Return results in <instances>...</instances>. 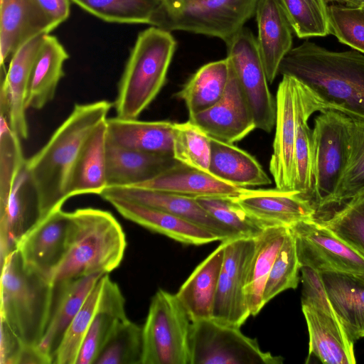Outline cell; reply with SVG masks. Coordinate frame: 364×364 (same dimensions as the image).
Masks as SVG:
<instances>
[{
    "instance_id": "cell-1",
    "label": "cell",
    "mask_w": 364,
    "mask_h": 364,
    "mask_svg": "<svg viewBox=\"0 0 364 364\" xmlns=\"http://www.w3.org/2000/svg\"><path fill=\"white\" fill-rule=\"evenodd\" d=\"M112 105L107 100L75 104L47 143L26 160L24 167L36 195L42 219L62 208L68 199L70 175L82 146L93 129L107 119Z\"/></svg>"
},
{
    "instance_id": "cell-2",
    "label": "cell",
    "mask_w": 364,
    "mask_h": 364,
    "mask_svg": "<svg viewBox=\"0 0 364 364\" xmlns=\"http://www.w3.org/2000/svg\"><path fill=\"white\" fill-rule=\"evenodd\" d=\"M279 74L303 82L327 109L364 120V55L357 50L332 51L305 41L282 60Z\"/></svg>"
},
{
    "instance_id": "cell-3",
    "label": "cell",
    "mask_w": 364,
    "mask_h": 364,
    "mask_svg": "<svg viewBox=\"0 0 364 364\" xmlns=\"http://www.w3.org/2000/svg\"><path fill=\"white\" fill-rule=\"evenodd\" d=\"M126 247L123 229L111 213L93 208L70 212L66 252L51 282L55 286L80 277L108 274L120 264Z\"/></svg>"
},
{
    "instance_id": "cell-4",
    "label": "cell",
    "mask_w": 364,
    "mask_h": 364,
    "mask_svg": "<svg viewBox=\"0 0 364 364\" xmlns=\"http://www.w3.org/2000/svg\"><path fill=\"white\" fill-rule=\"evenodd\" d=\"M1 269L0 321L26 345L38 346L50 319L55 286L26 268L16 249Z\"/></svg>"
},
{
    "instance_id": "cell-5",
    "label": "cell",
    "mask_w": 364,
    "mask_h": 364,
    "mask_svg": "<svg viewBox=\"0 0 364 364\" xmlns=\"http://www.w3.org/2000/svg\"><path fill=\"white\" fill-rule=\"evenodd\" d=\"M176 42L156 26L141 31L130 50L114 103L117 117L138 119L165 84Z\"/></svg>"
},
{
    "instance_id": "cell-6",
    "label": "cell",
    "mask_w": 364,
    "mask_h": 364,
    "mask_svg": "<svg viewBox=\"0 0 364 364\" xmlns=\"http://www.w3.org/2000/svg\"><path fill=\"white\" fill-rule=\"evenodd\" d=\"M259 0H166L153 26L216 37L227 43L255 14Z\"/></svg>"
},
{
    "instance_id": "cell-7",
    "label": "cell",
    "mask_w": 364,
    "mask_h": 364,
    "mask_svg": "<svg viewBox=\"0 0 364 364\" xmlns=\"http://www.w3.org/2000/svg\"><path fill=\"white\" fill-rule=\"evenodd\" d=\"M191 326L176 294L159 289L142 327L141 364H191Z\"/></svg>"
},
{
    "instance_id": "cell-8",
    "label": "cell",
    "mask_w": 364,
    "mask_h": 364,
    "mask_svg": "<svg viewBox=\"0 0 364 364\" xmlns=\"http://www.w3.org/2000/svg\"><path fill=\"white\" fill-rule=\"evenodd\" d=\"M351 118L326 109L314 119V186L312 203L317 210L331 206L345 170L350 150Z\"/></svg>"
},
{
    "instance_id": "cell-9",
    "label": "cell",
    "mask_w": 364,
    "mask_h": 364,
    "mask_svg": "<svg viewBox=\"0 0 364 364\" xmlns=\"http://www.w3.org/2000/svg\"><path fill=\"white\" fill-rule=\"evenodd\" d=\"M191 364H280L284 358L264 352L239 327L213 318L191 322Z\"/></svg>"
},
{
    "instance_id": "cell-10",
    "label": "cell",
    "mask_w": 364,
    "mask_h": 364,
    "mask_svg": "<svg viewBox=\"0 0 364 364\" xmlns=\"http://www.w3.org/2000/svg\"><path fill=\"white\" fill-rule=\"evenodd\" d=\"M228 55L253 115L256 128L270 132L276 122V100L268 86L257 40L243 27L227 43Z\"/></svg>"
},
{
    "instance_id": "cell-11",
    "label": "cell",
    "mask_w": 364,
    "mask_h": 364,
    "mask_svg": "<svg viewBox=\"0 0 364 364\" xmlns=\"http://www.w3.org/2000/svg\"><path fill=\"white\" fill-rule=\"evenodd\" d=\"M311 90L293 76L284 75L276 95L275 135L269 171L276 188L294 191V149L299 118Z\"/></svg>"
},
{
    "instance_id": "cell-12",
    "label": "cell",
    "mask_w": 364,
    "mask_h": 364,
    "mask_svg": "<svg viewBox=\"0 0 364 364\" xmlns=\"http://www.w3.org/2000/svg\"><path fill=\"white\" fill-rule=\"evenodd\" d=\"M300 267L364 274V254L315 219L292 225Z\"/></svg>"
},
{
    "instance_id": "cell-13",
    "label": "cell",
    "mask_w": 364,
    "mask_h": 364,
    "mask_svg": "<svg viewBox=\"0 0 364 364\" xmlns=\"http://www.w3.org/2000/svg\"><path fill=\"white\" fill-rule=\"evenodd\" d=\"M224 257L215 296L213 319L240 328L251 315L245 294L255 238L237 237L223 241Z\"/></svg>"
},
{
    "instance_id": "cell-14",
    "label": "cell",
    "mask_w": 364,
    "mask_h": 364,
    "mask_svg": "<svg viewBox=\"0 0 364 364\" xmlns=\"http://www.w3.org/2000/svg\"><path fill=\"white\" fill-rule=\"evenodd\" d=\"M70 224V212L59 208L24 234L16 250L25 267L51 281L66 252Z\"/></svg>"
},
{
    "instance_id": "cell-15",
    "label": "cell",
    "mask_w": 364,
    "mask_h": 364,
    "mask_svg": "<svg viewBox=\"0 0 364 364\" xmlns=\"http://www.w3.org/2000/svg\"><path fill=\"white\" fill-rule=\"evenodd\" d=\"M188 120L210 138L229 144L242 140L256 129L251 109L230 63L228 83L221 99L211 107L189 116Z\"/></svg>"
},
{
    "instance_id": "cell-16",
    "label": "cell",
    "mask_w": 364,
    "mask_h": 364,
    "mask_svg": "<svg viewBox=\"0 0 364 364\" xmlns=\"http://www.w3.org/2000/svg\"><path fill=\"white\" fill-rule=\"evenodd\" d=\"M99 196L103 199L126 198L168 212L207 230L221 242L240 237L213 218L195 198L132 186L106 187Z\"/></svg>"
},
{
    "instance_id": "cell-17",
    "label": "cell",
    "mask_w": 364,
    "mask_h": 364,
    "mask_svg": "<svg viewBox=\"0 0 364 364\" xmlns=\"http://www.w3.org/2000/svg\"><path fill=\"white\" fill-rule=\"evenodd\" d=\"M309 336V355L323 363L354 364V342L348 336L333 307L301 304Z\"/></svg>"
},
{
    "instance_id": "cell-18",
    "label": "cell",
    "mask_w": 364,
    "mask_h": 364,
    "mask_svg": "<svg viewBox=\"0 0 364 364\" xmlns=\"http://www.w3.org/2000/svg\"><path fill=\"white\" fill-rule=\"evenodd\" d=\"M235 200L250 215L269 226L289 228L316 218L312 203L296 191L246 188Z\"/></svg>"
},
{
    "instance_id": "cell-19",
    "label": "cell",
    "mask_w": 364,
    "mask_h": 364,
    "mask_svg": "<svg viewBox=\"0 0 364 364\" xmlns=\"http://www.w3.org/2000/svg\"><path fill=\"white\" fill-rule=\"evenodd\" d=\"M45 34L38 35L21 45L11 55L7 71L1 70L0 102L9 105V125L23 139L28 137L24 105L26 90Z\"/></svg>"
},
{
    "instance_id": "cell-20",
    "label": "cell",
    "mask_w": 364,
    "mask_h": 364,
    "mask_svg": "<svg viewBox=\"0 0 364 364\" xmlns=\"http://www.w3.org/2000/svg\"><path fill=\"white\" fill-rule=\"evenodd\" d=\"M53 30L38 0H1V69H5V62L24 43Z\"/></svg>"
},
{
    "instance_id": "cell-21",
    "label": "cell",
    "mask_w": 364,
    "mask_h": 364,
    "mask_svg": "<svg viewBox=\"0 0 364 364\" xmlns=\"http://www.w3.org/2000/svg\"><path fill=\"white\" fill-rule=\"evenodd\" d=\"M104 200L124 218L176 241L201 245L219 240L207 230L168 212L119 197Z\"/></svg>"
},
{
    "instance_id": "cell-22",
    "label": "cell",
    "mask_w": 364,
    "mask_h": 364,
    "mask_svg": "<svg viewBox=\"0 0 364 364\" xmlns=\"http://www.w3.org/2000/svg\"><path fill=\"white\" fill-rule=\"evenodd\" d=\"M42 219L25 167L18 175L6 205L0 209V263L16 249L20 238Z\"/></svg>"
},
{
    "instance_id": "cell-23",
    "label": "cell",
    "mask_w": 364,
    "mask_h": 364,
    "mask_svg": "<svg viewBox=\"0 0 364 364\" xmlns=\"http://www.w3.org/2000/svg\"><path fill=\"white\" fill-rule=\"evenodd\" d=\"M257 44L267 77L272 83L292 48V28L278 0H259L255 11Z\"/></svg>"
},
{
    "instance_id": "cell-24",
    "label": "cell",
    "mask_w": 364,
    "mask_h": 364,
    "mask_svg": "<svg viewBox=\"0 0 364 364\" xmlns=\"http://www.w3.org/2000/svg\"><path fill=\"white\" fill-rule=\"evenodd\" d=\"M328 299L353 342L364 338V274L319 272Z\"/></svg>"
},
{
    "instance_id": "cell-25",
    "label": "cell",
    "mask_w": 364,
    "mask_h": 364,
    "mask_svg": "<svg viewBox=\"0 0 364 364\" xmlns=\"http://www.w3.org/2000/svg\"><path fill=\"white\" fill-rule=\"evenodd\" d=\"M132 186L191 198L237 197L246 189L235 186L220 180L210 173L180 162H177L156 177Z\"/></svg>"
},
{
    "instance_id": "cell-26",
    "label": "cell",
    "mask_w": 364,
    "mask_h": 364,
    "mask_svg": "<svg viewBox=\"0 0 364 364\" xmlns=\"http://www.w3.org/2000/svg\"><path fill=\"white\" fill-rule=\"evenodd\" d=\"M107 141L139 151L173 156V122L107 119Z\"/></svg>"
},
{
    "instance_id": "cell-27",
    "label": "cell",
    "mask_w": 364,
    "mask_h": 364,
    "mask_svg": "<svg viewBox=\"0 0 364 364\" xmlns=\"http://www.w3.org/2000/svg\"><path fill=\"white\" fill-rule=\"evenodd\" d=\"M224 250L225 244L221 242L195 268L176 294L191 322L213 318Z\"/></svg>"
},
{
    "instance_id": "cell-28",
    "label": "cell",
    "mask_w": 364,
    "mask_h": 364,
    "mask_svg": "<svg viewBox=\"0 0 364 364\" xmlns=\"http://www.w3.org/2000/svg\"><path fill=\"white\" fill-rule=\"evenodd\" d=\"M126 318L123 294L117 283L105 274L96 311L75 364H94L117 324Z\"/></svg>"
},
{
    "instance_id": "cell-29",
    "label": "cell",
    "mask_w": 364,
    "mask_h": 364,
    "mask_svg": "<svg viewBox=\"0 0 364 364\" xmlns=\"http://www.w3.org/2000/svg\"><path fill=\"white\" fill-rule=\"evenodd\" d=\"M107 119L89 134L77 155L70 178L68 198L98 194L107 183Z\"/></svg>"
},
{
    "instance_id": "cell-30",
    "label": "cell",
    "mask_w": 364,
    "mask_h": 364,
    "mask_svg": "<svg viewBox=\"0 0 364 364\" xmlns=\"http://www.w3.org/2000/svg\"><path fill=\"white\" fill-rule=\"evenodd\" d=\"M178 161L172 156L122 148L107 143V187L134 186L147 181Z\"/></svg>"
},
{
    "instance_id": "cell-31",
    "label": "cell",
    "mask_w": 364,
    "mask_h": 364,
    "mask_svg": "<svg viewBox=\"0 0 364 364\" xmlns=\"http://www.w3.org/2000/svg\"><path fill=\"white\" fill-rule=\"evenodd\" d=\"M68 58L69 54L59 40L46 33L28 82L26 109H41L53 100L58 83L65 75L63 65Z\"/></svg>"
},
{
    "instance_id": "cell-32",
    "label": "cell",
    "mask_w": 364,
    "mask_h": 364,
    "mask_svg": "<svg viewBox=\"0 0 364 364\" xmlns=\"http://www.w3.org/2000/svg\"><path fill=\"white\" fill-rule=\"evenodd\" d=\"M105 274H95L61 282L56 301H54L50 319L38 344L47 355L53 357L70 322L81 309L92 289Z\"/></svg>"
},
{
    "instance_id": "cell-33",
    "label": "cell",
    "mask_w": 364,
    "mask_h": 364,
    "mask_svg": "<svg viewBox=\"0 0 364 364\" xmlns=\"http://www.w3.org/2000/svg\"><path fill=\"white\" fill-rule=\"evenodd\" d=\"M210 139V174L223 181L243 188L272 183L262 166L249 153L232 144Z\"/></svg>"
},
{
    "instance_id": "cell-34",
    "label": "cell",
    "mask_w": 364,
    "mask_h": 364,
    "mask_svg": "<svg viewBox=\"0 0 364 364\" xmlns=\"http://www.w3.org/2000/svg\"><path fill=\"white\" fill-rule=\"evenodd\" d=\"M288 231L289 227L269 226L255 238V250L245 285L247 301L252 316L264 306L263 293L266 282Z\"/></svg>"
},
{
    "instance_id": "cell-35",
    "label": "cell",
    "mask_w": 364,
    "mask_h": 364,
    "mask_svg": "<svg viewBox=\"0 0 364 364\" xmlns=\"http://www.w3.org/2000/svg\"><path fill=\"white\" fill-rule=\"evenodd\" d=\"M229 75L230 63L227 57L203 65L193 74L177 94L184 101L189 116L211 107L221 99Z\"/></svg>"
},
{
    "instance_id": "cell-36",
    "label": "cell",
    "mask_w": 364,
    "mask_h": 364,
    "mask_svg": "<svg viewBox=\"0 0 364 364\" xmlns=\"http://www.w3.org/2000/svg\"><path fill=\"white\" fill-rule=\"evenodd\" d=\"M326 109L325 104L311 90L301 111L297 126L294 149V191L298 192L311 202L314 186V149L313 130L308 122L314 112Z\"/></svg>"
},
{
    "instance_id": "cell-37",
    "label": "cell",
    "mask_w": 364,
    "mask_h": 364,
    "mask_svg": "<svg viewBox=\"0 0 364 364\" xmlns=\"http://www.w3.org/2000/svg\"><path fill=\"white\" fill-rule=\"evenodd\" d=\"M70 1L107 22L149 24L153 26L163 0H70Z\"/></svg>"
},
{
    "instance_id": "cell-38",
    "label": "cell",
    "mask_w": 364,
    "mask_h": 364,
    "mask_svg": "<svg viewBox=\"0 0 364 364\" xmlns=\"http://www.w3.org/2000/svg\"><path fill=\"white\" fill-rule=\"evenodd\" d=\"M173 157L184 165L210 173V137L190 120L173 123Z\"/></svg>"
},
{
    "instance_id": "cell-39",
    "label": "cell",
    "mask_w": 364,
    "mask_h": 364,
    "mask_svg": "<svg viewBox=\"0 0 364 364\" xmlns=\"http://www.w3.org/2000/svg\"><path fill=\"white\" fill-rule=\"evenodd\" d=\"M142 328L128 318L120 321L94 364H141Z\"/></svg>"
},
{
    "instance_id": "cell-40",
    "label": "cell",
    "mask_w": 364,
    "mask_h": 364,
    "mask_svg": "<svg viewBox=\"0 0 364 364\" xmlns=\"http://www.w3.org/2000/svg\"><path fill=\"white\" fill-rule=\"evenodd\" d=\"M105 274L97 281L81 309L70 322L55 353L53 364L76 363L82 342L96 311Z\"/></svg>"
},
{
    "instance_id": "cell-41",
    "label": "cell",
    "mask_w": 364,
    "mask_h": 364,
    "mask_svg": "<svg viewBox=\"0 0 364 364\" xmlns=\"http://www.w3.org/2000/svg\"><path fill=\"white\" fill-rule=\"evenodd\" d=\"M195 198L213 218L240 237L256 238L269 227L250 215L237 203L235 197L206 196Z\"/></svg>"
},
{
    "instance_id": "cell-42",
    "label": "cell",
    "mask_w": 364,
    "mask_h": 364,
    "mask_svg": "<svg viewBox=\"0 0 364 364\" xmlns=\"http://www.w3.org/2000/svg\"><path fill=\"white\" fill-rule=\"evenodd\" d=\"M364 189V120L351 118L348 161L331 205H340Z\"/></svg>"
},
{
    "instance_id": "cell-43",
    "label": "cell",
    "mask_w": 364,
    "mask_h": 364,
    "mask_svg": "<svg viewBox=\"0 0 364 364\" xmlns=\"http://www.w3.org/2000/svg\"><path fill=\"white\" fill-rule=\"evenodd\" d=\"M292 31L301 38L329 34L325 0H278Z\"/></svg>"
},
{
    "instance_id": "cell-44",
    "label": "cell",
    "mask_w": 364,
    "mask_h": 364,
    "mask_svg": "<svg viewBox=\"0 0 364 364\" xmlns=\"http://www.w3.org/2000/svg\"><path fill=\"white\" fill-rule=\"evenodd\" d=\"M20 139L11 128L7 117L0 114V209L6 205L14 183L25 164Z\"/></svg>"
},
{
    "instance_id": "cell-45",
    "label": "cell",
    "mask_w": 364,
    "mask_h": 364,
    "mask_svg": "<svg viewBox=\"0 0 364 364\" xmlns=\"http://www.w3.org/2000/svg\"><path fill=\"white\" fill-rule=\"evenodd\" d=\"M299 271L295 240L289 228L266 282L263 293L264 306L281 292L296 289L299 282Z\"/></svg>"
},
{
    "instance_id": "cell-46",
    "label": "cell",
    "mask_w": 364,
    "mask_h": 364,
    "mask_svg": "<svg viewBox=\"0 0 364 364\" xmlns=\"http://www.w3.org/2000/svg\"><path fill=\"white\" fill-rule=\"evenodd\" d=\"M319 221L364 254V189L346 201L329 218Z\"/></svg>"
},
{
    "instance_id": "cell-47",
    "label": "cell",
    "mask_w": 364,
    "mask_h": 364,
    "mask_svg": "<svg viewBox=\"0 0 364 364\" xmlns=\"http://www.w3.org/2000/svg\"><path fill=\"white\" fill-rule=\"evenodd\" d=\"M329 33L364 53V10L360 6L335 4L328 6Z\"/></svg>"
},
{
    "instance_id": "cell-48",
    "label": "cell",
    "mask_w": 364,
    "mask_h": 364,
    "mask_svg": "<svg viewBox=\"0 0 364 364\" xmlns=\"http://www.w3.org/2000/svg\"><path fill=\"white\" fill-rule=\"evenodd\" d=\"M25 345L4 322L0 321V364H17Z\"/></svg>"
},
{
    "instance_id": "cell-49",
    "label": "cell",
    "mask_w": 364,
    "mask_h": 364,
    "mask_svg": "<svg viewBox=\"0 0 364 364\" xmlns=\"http://www.w3.org/2000/svg\"><path fill=\"white\" fill-rule=\"evenodd\" d=\"M41 7L52 22L53 28L68 19L70 0H38Z\"/></svg>"
},
{
    "instance_id": "cell-50",
    "label": "cell",
    "mask_w": 364,
    "mask_h": 364,
    "mask_svg": "<svg viewBox=\"0 0 364 364\" xmlns=\"http://www.w3.org/2000/svg\"><path fill=\"white\" fill-rule=\"evenodd\" d=\"M364 4V0H350L348 6H360Z\"/></svg>"
},
{
    "instance_id": "cell-51",
    "label": "cell",
    "mask_w": 364,
    "mask_h": 364,
    "mask_svg": "<svg viewBox=\"0 0 364 364\" xmlns=\"http://www.w3.org/2000/svg\"><path fill=\"white\" fill-rule=\"evenodd\" d=\"M350 0H325V1L327 2H337L338 4H346L348 5Z\"/></svg>"
},
{
    "instance_id": "cell-52",
    "label": "cell",
    "mask_w": 364,
    "mask_h": 364,
    "mask_svg": "<svg viewBox=\"0 0 364 364\" xmlns=\"http://www.w3.org/2000/svg\"><path fill=\"white\" fill-rule=\"evenodd\" d=\"M360 7L364 10V4L360 6Z\"/></svg>"
},
{
    "instance_id": "cell-53",
    "label": "cell",
    "mask_w": 364,
    "mask_h": 364,
    "mask_svg": "<svg viewBox=\"0 0 364 364\" xmlns=\"http://www.w3.org/2000/svg\"><path fill=\"white\" fill-rule=\"evenodd\" d=\"M163 1H166V0H163Z\"/></svg>"
}]
</instances>
